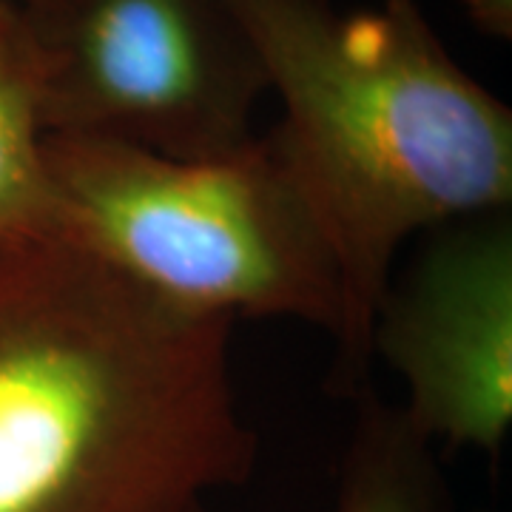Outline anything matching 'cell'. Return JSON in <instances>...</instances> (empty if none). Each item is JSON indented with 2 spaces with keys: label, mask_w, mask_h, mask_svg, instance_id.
I'll list each match as a JSON object with an SVG mask.
<instances>
[{
  "label": "cell",
  "mask_w": 512,
  "mask_h": 512,
  "mask_svg": "<svg viewBox=\"0 0 512 512\" xmlns=\"http://www.w3.org/2000/svg\"><path fill=\"white\" fill-rule=\"evenodd\" d=\"M231 333L66 242L0 245V512H205L245 484Z\"/></svg>",
  "instance_id": "cell-1"
},
{
  "label": "cell",
  "mask_w": 512,
  "mask_h": 512,
  "mask_svg": "<svg viewBox=\"0 0 512 512\" xmlns=\"http://www.w3.org/2000/svg\"><path fill=\"white\" fill-rule=\"evenodd\" d=\"M282 117L265 140L313 211L342 282L328 384L370 387L373 313L410 242L512 205V111L464 72L419 0H228Z\"/></svg>",
  "instance_id": "cell-2"
},
{
  "label": "cell",
  "mask_w": 512,
  "mask_h": 512,
  "mask_svg": "<svg viewBox=\"0 0 512 512\" xmlns=\"http://www.w3.org/2000/svg\"><path fill=\"white\" fill-rule=\"evenodd\" d=\"M46 168L66 245L188 311L336 336V259L265 134L220 157L46 134Z\"/></svg>",
  "instance_id": "cell-3"
},
{
  "label": "cell",
  "mask_w": 512,
  "mask_h": 512,
  "mask_svg": "<svg viewBox=\"0 0 512 512\" xmlns=\"http://www.w3.org/2000/svg\"><path fill=\"white\" fill-rule=\"evenodd\" d=\"M46 134L220 157L254 134L262 60L228 0H43L23 9Z\"/></svg>",
  "instance_id": "cell-4"
},
{
  "label": "cell",
  "mask_w": 512,
  "mask_h": 512,
  "mask_svg": "<svg viewBox=\"0 0 512 512\" xmlns=\"http://www.w3.org/2000/svg\"><path fill=\"white\" fill-rule=\"evenodd\" d=\"M413 242L373 313V362L404 382L402 413L421 439L495 453L512 424L510 208Z\"/></svg>",
  "instance_id": "cell-5"
},
{
  "label": "cell",
  "mask_w": 512,
  "mask_h": 512,
  "mask_svg": "<svg viewBox=\"0 0 512 512\" xmlns=\"http://www.w3.org/2000/svg\"><path fill=\"white\" fill-rule=\"evenodd\" d=\"M63 242L46 168L40 57L20 6H0V245Z\"/></svg>",
  "instance_id": "cell-6"
},
{
  "label": "cell",
  "mask_w": 512,
  "mask_h": 512,
  "mask_svg": "<svg viewBox=\"0 0 512 512\" xmlns=\"http://www.w3.org/2000/svg\"><path fill=\"white\" fill-rule=\"evenodd\" d=\"M356 427L342 461L336 512H447L433 444L370 387L356 399Z\"/></svg>",
  "instance_id": "cell-7"
},
{
  "label": "cell",
  "mask_w": 512,
  "mask_h": 512,
  "mask_svg": "<svg viewBox=\"0 0 512 512\" xmlns=\"http://www.w3.org/2000/svg\"><path fill=\"white\" fill-rule=\"evenodd\" d=\"M464 9L484 35L512 37V0H464Z\"/></svg>",
  "instance_id": "cell-8"
},
{
  "label": "cell",
  "mask_w": 512,
  "mask_h": 512,
  "mask_svg": "<svg viewBox=\"0 0 512 512\" xmlns=\"http://www.w3.org/2000/svg\"><path fill=\"white\" fill-rule=\"evenodd\" d=\"M37 3H43V0H0V6H20V9H32Z\"/></svg>",
  "instance_id": "cell-9"
}]
</instances>
